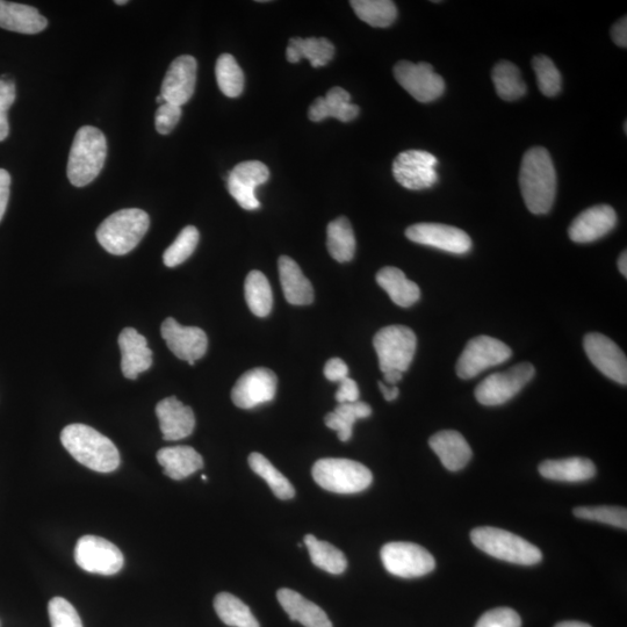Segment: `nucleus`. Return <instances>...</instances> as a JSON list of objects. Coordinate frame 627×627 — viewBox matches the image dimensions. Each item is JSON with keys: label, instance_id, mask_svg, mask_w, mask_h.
Here are the masks:
<instances>
[{"label": "nucleus", "instance_id": "1", "mask_svg": "<svg viewBox=\"0 0 627 627\" xmlns=\"http://www.w3.org/2000/svg\"><path fill=\"white\" fill-rule=\"evenodd\" d=\"M520 186L526 207L533 214H546L556 200L557 172L549 151L535 147L523 157Z\"/></svg>", "mask_w": 627, "mask_h": 627}, {"label": "nucleus", "instance_id": "2", "mask_svg": "<svg viewBox=\"0 0 627 627\" xmlns=\"http://www.w3.org/2000/svg\"><path fill=\"white\" fill-rule=\"evenodd\" d=\"M61 442L79 464L99 473H111L120 465V454L110 438L84 424L64 428Z\"/></svg>", "mask_w": 627, "mask_h": 627}, {"label": "nucleus", "instance_id": "3", "mask_svg": "<svg viewBox=\"0 0 627 627\" xmlns=\"http://www.w3.org/2000/svg\"><path fill=\"white\" fill-rule=\"evenodd\" d=\"M107 157V141L100 129L93 126L79 128L69 154L67 175L70 183L84 187L102 172Z\"/></svg>", "mask_w": 627, "mask_h": 627}, {"label": "nucleus", "instance_id": "4", "mask_svg": "<svg viewBox=\"0 0 627 627\" xmlns=\"http://www.w3.org/2000/svg\"><path fill=\"white\" fill-rule=\"evenodd\" d=\"M149 226V215L142 209H121L99 226L97 240L110 254L124 256L138 247Z\"/></svg>", "mask_w": 627, "mask_h": 627}, {"label": "nucleus", "instance_id": "5", "mask_svg": "<svg viewBox=\"0 0 627 627\" xmlns=\"http://www.w3.org/2000/svg\"><path fill=\"white\" fill-rule=\"evenodd\" d=\"M472 543L495 559L522 566L539 564L543 554L537 546L509 531L497 528H477L471 532Z\"/></svg>", "mask_w": 627, "mask_h": 627}, {"label": "nucleus", "instance_id": "6", "mask_svg": "<svg viewBox=\"0 0 627 627\" xmlns=\"http://www.w3.org/2000/svg\"><path fill=\"white\" fill-rule=\"evenodd\" d=\"M313 478L317 485L336 494H357L372 485V472L350 459L326 458L316 461Z\"/></svg>", "mask_w": 627, "mask_h": 627}, {"label": "nucleus", "instance_id": "7", "mask_svg": "<svg viewBox=\"0 0 627 627\" xmlns=\"http://www.w3.org/2000/svg\"><path fill=\"white\" fill-rule=\"evenodd\" d=\"M373 345L381 372L405 373L413 362L417 338L408 327L389 326L378 331L373 338Z\"/></svg>", "mask_w": 627, "mask_h": 627}, {"label": "nucleus", "instance_id": "8", "mask_svg": "<svg viewBox=\"0 0 627 627\" xmlns=\"http://www.w3.org/2000/svg\"><path fill=\"white\" fill-rule=\"evenodd\" d=\"M535 373V366L530 363L518 364L508 371L494 373L481 381L475 389V398L487 407L504 405L530 383Z\"/></svg>", "mask_w": 627, "mask_h": 627}, {"label": "nucleus", "instance_id": "9", "mask_svg": "<svg viewBox=\"0 0 627 627\" xmlns=\"http://www.w3.org/2000/svg\"><path fill=\"white\" fill-rule=\"evenodd\" d=\"M380 556L387 572L402 579L421 578L436 568L432 554L414 543H388L381 549Z\"/></svg>", "mask_w": 627, "mask_h": 627}, {"label": "nucleus", "instance_id": "10", "mask_svg": "<svg viewBox=\"0 0 627 627\" xmlns=\"http://www.w3.org/2000/svg\"><path fill=\"white\" fill-rule=\"evenodd\" d=\"M513 356L507 344L489 336H479L467 343L458 359L457 374L461 379H472L480 373L506 363Z\"/></svg>", "mask_w": 627, "mask_h": 627}, {"label": "nucleus", "instance_id": "11", "mask_svg": "<svg viewBox=\"0 0 627 627\" xmlns=\"http://www.w3.org/2000/svg\"><path fill=\"white\" fill-rule=\"evenodd\" d=\"M76 564L85 572L114 575L124 567V554L108 540L97 536H84L75 549Z\"/></svg>", "mask_w": 627, "mask_h": 627}, {"label": "nucleus", "instance_id": "12", "mask_svg": "<svg viewBox=\"0 0 627 627\" xmlns=\"http://www.w3.org/2000/svg\"><path fill=\"white\" fill-rule=\"evenodd\" d=\"M437 158L422 150L403 151L395 158L393 175L401 186L408 190L430 189L438 182Z\"/></svg>", "mask_w": 627, "mask_h": 627}, {"label": "nucleus", "instance_id": "13", "mask_svg": "<svg viewBox=\"0 0 627 627\" xmlns=\"http://www.w3.org/2000/svg\"><path fill=\"white\" fill-rule=\"evenodd\" d=\"M394 76L396 82L420 103L435 102L445 91L444 79L428 63L400 61L394 67Z\"/></svg>", "mask_w": 627, "mask_h": 627}, {"label": "nucleus", "instance_id": "14", "mask_svg": "<svg viewBox=\"0 0 627 627\" xmlns=\"http://www.w3.org/2000/svg\"><path fill=\"white\" fill-rule=\"evenodd\" d=\"M406 236L412 242L454 255H465L472 249L471 237L464 230L441 223H417L406 230Z\"/></svg>", "mask_w": 627, "mask_h": 627}, {"label": "nucleus", "instance_id": "15", "mask_svg": "<svg viewBox=\"0 0 627 627\" xmlns=\"http://www.w3.org/2000/svg\"><path fill=\"white\" fill-rule=\"evenodd\" d=\"M277 385L275 373L265 367H257L245 372L237 380L232 391V400L241 409L256 408L275 399Z\"/></svg>", "mask_w": 627, "mask_h": 627}, {"label": "nucleus", "instance_id": "16", "mask_svg": "<svg viewBox=\"0 0 627 627\" xmlns=\"http://www.w3.org/2000/svg\"><path fill=\"white\" fill-rule=\"evenodd\" d=\"M269 178L270 170L264 163L242 162L230 171L227 180L228 191L245 211H255L261 207L255 190L259 185L268 182Z\"/></svg>", "mask_w": 627, "mask_h": 627}, {"label": "nucleus", "instance_id": "17", "mask_svg": "<svg viewBox=\"0 0 627 627\" xmlns=\"http://www.w3.org/2000/svg\"><path fill=\"white\" fill-rule=\"evenodd\" d=\"M583 347L598 371L618 384H627V359L614 341L602 334L593 333L585 337Z\"/></svg>", "mask_w": 627, "mask_h": 627}, {"label": "nucleus", "instance_id": "18", "mask_svg": "<svg viewBox=\"0 0 627 627\" xmlns=\"http://www.w3.org/2000/svg\"><path fill=\"white\" fill-rule=\"evenodd\" d=\"M161 334L171 352L192 366L206 355L208 338L203 329L184 327L169 317L162 324Z\"/></svg>", "mask_w": 627, "mask_h": 627}, {"label": "nucleus", "instance_id": "19", "mask_svg": "<svg viewBox=\"0 0 627 627\" xmlns=\"http://www.w3.org/2000/svg\"><path fill=\"white\" fill-rule=\"evenodd\" d=\"M197 60L183 55L170 64L162 83L161 96L165 103L182 107L192 98L197 82Z\"/></svg>", "mask_w": 627, "mask_h": 627}, {"label": "nucleus", "instance_id": "20", "mask_svg": "<svg viewBox=\"0 0 627 627\" xmlns=\"http://www.w3.org/2000/svg\"><path fill=\"white\" fill-rule=\"evenodd\" d=\"M615 209L608 205H598L586 209L576 218L568 234L576 243H592L608 235L616 227Z\"/></svg>", "mask_w": 627, "mask_h": 627}, {"label": "nucleus", "instance_id": "21", "mask_svg": "<svg viewBox=\"0 0 627 627\" xmlns=\"http://www.w3.org/2000/svg\"><path fill=\"white\" fill-rule=\"evenodd\" d=\"M156 415L165 441L175 442L189 437L196 427L193 410L183 405L175 396L158 403Z\"/></svg>", "mask_w": 627, "mask_h": 627}, {"label": "nucleus", "instance_id": "22", "mask_svg": "<svg viewBox=\"0 0 627 627\" xmlns=\"http://www.w3.org/2000/svg\"><path fill=\"white\" fill-rule=\"evenodd\" d=\"M121 370L127 379L136 380L139 374L153 365V352L148 348L146 337L133 328H126L119 336Z\"/></svg>", "mask_w": 627, "mask_h": 627}, {"label": "nucleus", "instance_id": "23", "mask_svg": "<svg viewBox=\"0 0 627 627\" xmlns=\"http://www.w3.org/2000/svg\"><path fill=\"white\" fill-rule=\"evenodd\" d=\"M430 448L441 459L446 470L458 472L470 463L473 452L470 444L458 431L445 430L432 436Z\"/></svg>", "mask_w": 627, "mask_h": 627}, {"label": "nucleus", "instance_id": "24", "mask_svg": "<svg viewBox=\"0 0 627 627\" xmlns=\"http://www.w3.org/2000/svg\"><path fill=\"white\" fill-rule=\"evenodd\" d=\"M48 20L30 5L0 0V27L21 34H38L45 31Z\"/></svg>", "mask_w": 627, "mask_h": 627}, {"label": "nucleus", "instance_id": "25", "mask_svg": "<svg viewBox=\"0 0 627 627\" xmlns=\"http://www.w3.org/2000/svg\"><path fill=\"white\" fill-rule=\"evenodd\" d=\"M279 277L285 299L294 306L311 305L314 301V290L297 262L291 257L281 256L278 262Z\"/></svg>", "mask_w": 627, "mask_h": 627}, {"label": "nucleus", "instance_id": "26", "mask_svg": "<svg viewBox=\"0 0 627 627\" xmlns=\"http://www.w3.org/2000/svg\"><path fill=\"white\" fill-rule=\"evenodd\" d=\"M359 107L351 103L348 91L342 88L330 89L327 96L317 98L309 107L308 118L320 122L327 118H335L342 122L355 120L359 115Z\"/></svg>", "mask_w": 627, "mask_h": 627}, {"label": "nucleus", "instance_id": "27", "mask_svg": "<svg viewBox=\"0 0 627 627\" xmlns=\"http://www.w3.org/2000/svg\"><path fill=\"white\" fill-rule=\"evenodd\" d=\"M278 601L288 617L305 627H333L326 612L291 589H280Z\"/></svg>", "mask_w": 627, "mask_h": 627}, {"label": "nucleus", "instance_id": "28", "mask_svg": "<svg viewBox=\"0 0 627 627\" xmlns=\"http://www.w3.org/2000/svg\"><path fill=\"white\" fill-rule=\"evenodd\" d=\"M158 463L172 480H184L204 467V459L191 446H171L157 452Z\"/></svg>", "mask_w": 627, "mask_h": 627}, {"label": "nucleus", "instance_id": "29", "mask_svg": "<svg viewBox=\"0 0 627 627\" xmlns=\"http://www.w3.org/2000/svg\"><path fill=\"white\" fill-rule=\"evenodd\" d=\"M539 473L543 478L553 481L582 482L595 477L596 467L592 460L574 457L546 460L540 464Z\"/></svg>", "mask_w": 627, "mask_h": 627}, {"label": "nucleus", "instance_id": "30", "mask_svg": "<svg viewBox=\"0 0 627 627\" xmlns=\"http://www.w3.org/2000/svg\"><path fill=\"white\" fill-rule=\"evenodd\" d=\"M377 283L389 295L395 305L407 308L421 298L420 287L409 280L405 273L393 266H386L377 273Z\"/></svg>", "mask_w": 627, "mask_h": 627}, {"label": "nucleus", "instance_id": "31", "mask_svg": "<svg viewBox=\"0 0 627 627\" xmlns=\"http://www.w3.org/2000/svg\"><path fill=\"white\" fill-rule=\"evenodd\" d=\"M334 55L335 47L326 38H293L286 49L288 62L299 63L302 59H307L313 68L327 66L334 59Z\"/></svg>", "mask_w": 627, "mask_h": 627}, {"label": "nucleus", "instance_id": "32", "mask_svg": "<svg viewBox=\"0 0 627 627\" xmlns=\"http://www.w3.org/2000/svg\"><path fill=\"white\" fill-rule=\"evenodd\" d=\"M327 247L331 257L340 263H348L355 257L356 237L350 221L344 216L329 223Z\"/></svg>", "mask_w": 627, "mask_h": 627}, {"label": "nucleus", "instance_id": "33", "mask_svg": "<svg viewBox=\"0 0 627 627\" xmlns=\"http://www.w3.org/2000/svg\"><path fill=\"white\" fill-rule=\"evenodd\" d=\"M371 415L372 408L365 402L340 403L333 413L324 418V422L329 429L337 431L341 442H348L352 437L353 424Z\"/></svg>", "mask_w": 627, "mask_h": 627}, {"label": "nucleus", "instance_id": "34", "mask_svg": "<svg viewBox=\"0 0 627 627\" xmlns=\"http://www.w3.org/2000/svg\"><path fill=\"white\" fill-rule=\"evenodd\" d=\"M307 546L309 556L313 564L322 569V571L338 575L345 572L348 567V560L344 553L337 549L334 545L327 542H321L313 535H307L304 539Z\"/></svg>", "mask_w": 627, "mask_h": 627}, {"label": "nucleus", "instance_id": "35", "mask_svg": "<svg viewBox=\"0 0 627 627\" xmlns=\"http://www.w3.org/2000/svg\"><path fill=\"white\" fill-rule=\"evenodd\" d=\"M214 609L223 623L232 627H261L247 604L240 598L221 593L215 597Z\"/></svg>", "mask_w": 627, "mask_h": 627}, {"label": "nucleus", "instance_id": "36", "mask_svg": "<svg viewBox=\"0 0 627 627\" xmlns=\"http://www.w3.org/2000/svg\"><path fill=\"white\" fill-rule=\"evenodd\" d=\"M245 300L250 311L258 317L268 316L272 311L273 294L268 278L261 271H251L245 279Z\"/></svg>", "mask_w": 627, "mask_h": 627}, {"label": "nucleus", "instance_id": "37", "mask_svg": "<svg viewBox=\"0 0 627 627\" xmlns=\"http://www.w3.org/2000/svg\"><path fill=\"white\" fill-rule=\"evenodd\" d=\"M248 461L251 470L266 481L278 499L284 501L293 499L295 489L291 482L271 464L268 458L261 453L254 452L250 454Z\"/></svg>", "mask_w": 627, "mask_h": 627}, {"label": "nucleus", "instance_id": "38", "mask_svg": "<svg viewBox=\"0 0 627 627\" xmlns=\"http://www.w3.org/2000/svg\"><path fill=\"white\" fill-rule=\"evenodd\" d=\"M357 17L372 27L386 28L398 18V9L391 0H352Z\"/></svg>", "mask_w": 627, "mask_h": 627}, {"label": "nucleus", "instance_id": "39", "mask_svg": "<svg viewBox=\"0 0 627 627\" xmlns=\"http://www.w3.org/2000/svg\"><path fill=\"white\" fill-rule=\"evenodd\" d=\"M493 82L497 95L507 102L520 99L525 96L526 84L521 71L515 64L508 61L497 63L493 70Z\"/></svg>", "mask_w": 627, "mask_h": 627}, {"label": "nucleus", "instance_id": "40", "mask_svg": "<svg viewBox=\"0 0 627 627\" xmlns=\"http://www.w3.org/2000/svg\"><path fill=\"white\" fill-rule=\"evenodd\" d=\"M215 75L216 82H218L223 95L229 98H236L242 95L244 74L233 55L223 54L219 57L218 61H216Z\"/></svg>", "mask_w": 627, "mask_h": 627}, {"label": "nucleus", "instance_id": "41", "mask_svg": "<svg viewBox=\"0 0 627 627\" xmlns=\"http://www.w3.org/2000/svg\"><path fill=\"white\" fill-rule=\"evenodd\" d=\"M200 234L193 226L185 227L178 235L176 241L165 250L163 262L168 268H176L191 257L199 243Z\"/></svg>", "mask_w": 627, "mask_h": 627}, {"label": "nucleus", "instance_id": "42", "mask_svg": "<svg viewBox=\"0 0 627 627\" xmlns=\"http://www.w3.org/2000/svg\"><path fill=\"white\" fill-rule=\"evenodd\" d=\"M533 70L536 72L539 90L546 97H556L561 91V75L559 70L549 57L536 56L532 61Z\"/></svg>", "mask_w": 627, "mask_h": 627}, {"label": "nucleus", "instance_id": "43", "mask_svg": "<svg viewBox=\"0 0 627 627\" xmlns=\"http://www.w3.org/2000/svg\"><path fill=\"white\" fill-rule=\"evenodd\" d=\"M574 515L581 520L597 522L616 526V528H627V511L621 507H579L573 511Z\"/></svg>", "mask_w": 627, "mask_h": 627}, {"label": "nucleus", "instance_id": "44", "mask_svg": "<svg viewBox=\"0 0 627 627\" xmlns=\"http://www.w3.org/2000/svg\"><path fill=\"white\" fill-rule=\"evenodd\" d=\"M48 612L52 627H83L74 605L62 597H55L49 602Z\"/></svg>", "mask_w": 627, "mask_h": 627}, {"label": "nucleus", "instance_id": "45", "mask_svg": "<svg viewBox=\"0 0 627 627\" xmlns=\"http://www.w3.org/2000/svg\"><path fill=\"white\" fill-rule=\"evenodd\" d=\"M14 102H16V85L10 78H0V142L9 136L10 126L7 112Z\"/></svg>", "mask_w": 627, "mask_h": 627}, {"label": "nucleus", "instance_id": "46", "mask_svg": "<svg viewBox=\"0 0 627 627\" xmlns=\"http://www.w3.org/2000/svg\"><path fill=\"white\" fill-rule=\"evenodd\" d=\"M475 627H522V619L513 609L497 608L482 615Z\"/></svg>", "mask_w": 627, "mask_h": 627}, {"label": "nucleus", "instance_id": "47", "mask_svg": "<svg viewBox=\"0 0 627 627\" xmlns=\"http://www.w3.org/2000/svg\"><path fill=\"white\" fill-rule=\"evenodd\" d=\"M182 114V107L170 103H164L158 107L156 112V131L161 135L170 134L178 125L180 118H182Z\"/></svg>", "mask_w": 627, "mask_h": 627}, {"label": "nucleus", "instance_id": "48", "mask_svg": "<svg viewBox=\"0 0 627 627\" xmlns=\"http://www.w3.org/2000/svg\"><path fill=\"white\" fill-rule=\"evenodd\" d=\"M349 367L340 358H331L324 367V376L333 383H341L342 380L348 378Z\"/></svg>", "mask_w": 627, "mask_h": 627}, {"label": "nucleus", "instance_id": "49", "mask_svg": "<svg viewBox=\"0 0 627 627\" xmlns=\"http://www.w3.org/2000/svg\"><path fill=\"white\" fill-rule=\"evenodd\" d=\"M336 401L338 403L359 401V388L355 380L348 377L341 381L340 387H338L336 392Z\"/></svg>", "mask_w": 627, "mask_h": 627}, {"label": "nucleus", "instance_id": "50", "mask_svg": "<svg viewBox=\"0 0 627 627\" xmlns=\"http://www.w3.org/2000/svg\"><path fill=\"white\" fill-rule=\"evenodd\" d=\"M11 189V176L9 172L0 169V221L6 212L7 204H9Z\"/></svg>", "mask_w": 627, "mask_h": 627}, {"label": "nucleus", "instance_id": "51", "mask_svg": "<svg viewBox=\"0 0 627 627\" xmlns=\"http://www.w3.org/2000/svg\"><path fill=\"white\" fill-rule=\"evenodd\" d=\"M611 39L617 46L627 47V18L624 17L611 28Z\"/></svg>", "mask_w": 627, "mask_h": 627}, {"label": "nucleus", "instance_id": "52", "mask_svg": "<svg viewBox=\"0 0 627 627\" xmlns=\"http://www.w3.org/2000/svg\"><path fill=\"white\" fill-rule=\"evenodd\" d=\"M381 393H383L386 401L391 402L398 399L400 394L399 388L396 386L387 385L385 383H379Z\"/></svg>", "mask_w": 627, "mask_h": 627}, {"label": "nucleus", "instance_id": "53", "mask_svg": "<svg viewBox=\"0 0 627 627\" xmlns=\"http://www.w3.org/2000/svg\"><path fill=\"white\" fill-rule=\"evenodd\" d=\"M402 376L403 373L396 371L384 373L385 383L387 385L395 386L396 384L400 383V381L402 380Z\"/></svg>", "mask_w": 627, "mask_h": 627}, {"label": "nucleus", "instance_id": "54", "mask_svg": "<svg viewBox=\"0 0 627 627\" xmlns=\"http://www.w3.org/2000/svg\"><path fill=\"white\" fill-rule=\"evenodd\" d=\"M618 269L621 271L622 275L627 277V254L626 251L623 252L621 257L618 259Z\"/></svg>", "mask_w": 627, "mask_h": 627}, {"label": "nucleus", "instance_id": "55", "mask_svg": "<svg viewBox=\"0 0 627 627\" xmlns=\"http://www.w3.org/2000/svg\"><path fill=\"white\" fill-rule=\"evenodd\" d=\"M554 627H592V626L586 623H582V622L569 621V622H561Z\"/></svg>", "mask_w": 627, "mask_h": 627}, {"label": "nucleus", "instance_id": "56", "mask_svg": "<svg viewBox=\"0 0 627 627\" xmlns=\"http://www.w3.org/2000/svg\"><path fill=\"white\" fill-rule=\"evenodd\" d=\"M115 4L117 5H126L128 4L127 0H115Z\"/></svg>", "mask_w": 627, "mask_h": 627}]
</instances>
